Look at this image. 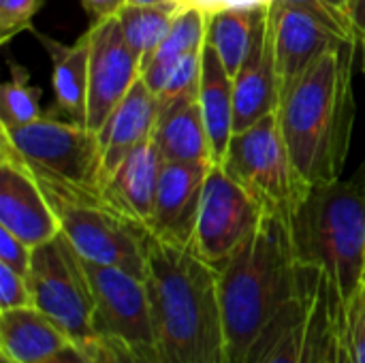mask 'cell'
I'll list each match as a JSON object with an SVG mask.
<instances>
[{
    "label": "cell",
    "instance_id": "1",
    "mask_svg": "<svg viewBox=\"0 0 365 363\" xmlns=\"http://www.w3.org/2000/svg\"><path fill=\"white\" fill-rule=\"evenodd\" d=\"M154 347L163 363H227L218 270L190 246L150 233L148 276Z\"/></svg>",
    "mask_w": 365,
    "mask_h": 363
},
{
    "label": "cell",
    "instance_id": "2",
    "mask_svg": "<svg viewBox=\"0 0 365 363\" xmlns=\"http://www.w3.org/2000/svg\"><path fill=\"white\" fill-rule=\"evenodd\" d=\"M359 47L336 45L280 98L278 122L284 143L310 186L342 178L357 116L353 71Z\"/></svg>",
    "mask_w": 365,
    "mask_h": 363
},
{
    "label": "cell",
    "instance_id": "3",
    "mask_svg": "<svg viewBox=\"0 0 365 363\" xmlns=\"http://www.w3.org/2000/svg\"><path fill=\"white\" fill-rule=\"evenodd\" d=\"M216 270L227 363H244L261 332L299 289L302 265L293 255L289 220L265 214L261 225Z\"/></svg>",
    "mask_w": 365,
    "mask_h": 363
},
{
    "label": "cell",
    "instance_id": "4",
    "mask_svg": "<svg viewBox=\"0 0 365 363\" xmlns=\"http://www.w3.org/2000/svg\"><path fill=\"white\" fill-rule=\"evenodd\" d=\"M295 261L351 297L365 274V163L351 178L314 184L289 216Z\"/></svg>",
    "mask_w": 365,
    "mask_h": 363
},
{
    "label": "cell",
    "instance_id": "5",
    "mask_svg": "<svg viewBox=\"0 0 365 363\" xmlns=\"http://www.w3.org/2000/svg\"><path fill=\"white\" fill-rule=\"evenodd\" d=\"M60 231L90 263L124 270L137 278L148 276L150 231L115 212L101 190H86L38 180Z\"/></svg>",
    "mask_w": 365,
    "mask_h": 363
},
{
    "label": "cell",
    "instance_id": "6",
    "mask_svg": "<svg viewBox=\"0 0 365 363\" xmlns=\"http://www.w3.org/2000/svg\"><path fill=\"white\" fill-rule=\"evenodd\" d=\"M0 143L11 148L38 180L86 190L103 188L105 169L98 135L86 124L45 113L30 124L0 126Z\"/></svg>",
    "mask_w": 365,
    "mask_h": 363
},
{
    "label": "cell",
    "instance_id": "7",
    "mask_svg": "<svg viewBox=\"0 0 365 363\" xmlns=\"http://www.w3.org/2000/svg\"><path fill=\"white\" fill-rule=\"evenodd\" d=\"M220 167L242 184L267 214H278L287 220L310 188L289 154L278 111L244 131H235Z\"/></svg>",
    "mask_w": 365,
    "mask_h": 363
},
{
    "label": "cell",
    "instance_id": "8",
    "mask_svg": "<svg viewBox=\"0 0 365 363\" xmlns=\"http://www.w3.org/2000/svg\"><path fill=\"white\" fill-rule=\"evenodd\" d=\"M32 306L51 319L77 347H88L94 338V291L86 259L60 231L45 244L32 248L26 274Z\"/></svg>",
    "mask_w": 365,
    "mask_h": 363
},
{
    "label": "cell",
    "instance_id": "9",
    "mask_svg": "<svg viewBox=\"0 0 365 363\" xmlns=\"http://www.w3.org/2000/svg\"><path fill=\"white\" fill-rule=\"evenodd\" d=\"M265 214L263 205L242 184L220 165H212L203 184L190 248L210 265L220 267L261 225Z\"/></svg>",
    "mask_w": 365,
    "mask_h": 363
},
{
    "label": "cell",
    "instance_id": "10",
    "mask_svg": "<svg viewBox=\"0 0 365 363\" xmlns=\"http://www.w3.org/2000/svg\"><path fill=\"white\" fill-rule=\"evenodd\" d=\"M94 291V338L154 344L150 291L143 278L124 270L86 261Z\"/></svg>",
    "mask_w": 365,
    "mask_h": 363
},
{
    "label": "cell",
    "instance_id": "11",
    "mask_svg": "<svg viewBox=\"0 0 365 363\" xmlns=\"http://www.w3.org/2000/svg\"><path fill=\"white\" fill-rule=\"evenodd\" d=\"M90 90L86 126L98 131L141 79V60L124 39L118 17L90 24Z\"/></svg>",
    "mask_w": 365,
    "mask_h": 363
},
{
    "label": "cell",
    "instance_id": "12",
    "mask_svg": "<svg viewBox=\"0 0 365 363\" xmlns=\"http://www.w3.org/2000/svg\"><path fill=\"white\" fill-rule=\"evenodd\" d=\"M0 227L9 229L30 248L60 233L58 216L41 184L4 143H0Z\"/></svg>",
    "mask_w": 365,
    "mask_h": 363
},
{
    "label": "cell",
    "instance_id": "13",
    "mask_svg": "<svg viewBox=\"0 0 365 363\" xmlns=\"http://www.w3.org/2000/svg\"><path fill=\"white\" fill-rule=\"evenodd\" d=\"M269 15L274 28L280 98L323 53L340 43H355L342 39L317 15L293 4L269 0Z\"/></svg>",
    "mask_w": 365,
    "mask_h": 363
},
{
    "label": "cell",
    "instance_id": "14",
    "mask_svg": "<svg viewBox=\"0 0 365 363\" xmlns=\"http://www.w3.org/2000/svg\"><path fill=\"white\" fill-rule=\"evenodd\" d=\"M235 131H244L280 107V83L276 71L274 28L269 0L261 4L250 51L233 77Z\"/></svg>",
    "mask_w": 365,
    "mask_h": 363
},
{
    "label": "cell",
    "instance_id": "15",
    "mask_svg": "<svg viewBox=\"0 0 365 363\" xmlns=\"http://www.w3.org/2000/svg\"><path fill=\"white\" fill-rule=\"evenodd\" d=\"M214 163H165L156 188L150 233L192 246L203 184Z\"/></svg>",
    "mask_w": 365,
    "mask_h": 363
},
{
    "label": "cell",
    "instance_id": "16",
    "mask_svg": "<svg viewBox=\"0 0 365 363\" xmlns=\"http://www.w3.org/2000/svg\"><path fill=\"white\" fill-rule=\"evenodd\" d=\"M314 267L302 265L297 293L276 312L250 347L244 363H312Z\"/></svg>",
    "mask_w": 365,
    "mask_h": 363
},
{
    "label": "cell",
    "instance_id": "17",
    "mask_svg": "<svg viewBox=\"0 0 365 363\" xmlns=\"http://www.w3.org/2000/svg\"><path fill=\"white\" fill-rule=\"evenodd\" d=\"M165 158L152 139L137 145L103 182V199L122 216L150 231Z\"/></svg>",
    "mask_w": 365,
    "mask_h": 363
},
{
    "label": "cell",
    "instance_id": "18",
    "mask_svg": "<svg viewBox=\"0 0 365 363\" xmlns=\"http://www.w3.org/2000/svg\"><path fill=\"white\" fill-rule=\"evenodd\" d=\"M160 118L158 96L139 79L122 103L109 113L105 124L96 131L105 178L143 141L152 139Z\"/></svg>",
    "mask_w": 365,
    "mask_h": 363
},
{
    "label": "cell",
    "instance_id": "19",
    "mask_svg": "<svg viewBox=\"0 0 365 363\" xmlns=\"http://www.w3.org/2000/svg\"><path fill=\"white\" fill-rule=\"evenodd\" d=\"M45 49L51 62V86L58 118L86 124L90 90V32L86 30L75 43H62L49 34L30 32Z\"/></svg>",
    "mask_w": 365,
    "mask_h": 363
},
{
    "label": "cell",
    "instance_id": "20",
    "mask_svg": "<svg viewBox=\"0 0 365 363\" xmlns=\"http://www.w3.org/2000/svg\"><path fill=\"white\" fill-rule=\"evenodd\" d=\"M71 344V338L34 306L0 310V355L15 363H45Z\"/></svg>",
    "mask_w": 365,
    "mask_h": 363
},
{
    "label": "cell",
    "instance_id": "21",
    "mask_svg": "<svg viewBox=\"0 0 365 363\" xmlns=\"http://www.w3.org/2000/svg\"><path fill=\"white\" fill-rule=\"evenodd\" d=\"M197 98L207 128L214 165H220L235 133L233 77L229 75L210 43H205L201 53V81Z\"/></svg>",
    "mask_w": 365,
    "mask_h": 363
},
{
    "label": "cell",
    "instance_id": "22",
    "mask_svg": "<svg viewBox=\"0 0 365 363\" xmlns=\"http://www.w3.org/2000/svg\"><path fill=\"white\" fill-rule=\"evenodd\" d=\"M152 141L165 163H214L197 96L182 98L160 109Z\"/></svg>",
    "mask_w": 365,
    "mask_h": 363
},
{
    "label": "cell",
    "instance_id": "23",
    "mask_svg": "<svg viewBox=\"0 0 365 363\" xmlns=\"http://www.w3.org/2000/svg\"><path fill=\"white\" fill-rule=\"evenodd\" d=\"M312 363H355L342 293L317 270L312 289Z\"/></svg>",
    "mask_w": 365,
    "mask_h": 363
},
{
    "label": "cell",
    "instance_id": "24",
    "mask_svg": "<svg viewBox=\"0 0 365 363\" xmlns=\"http://www.w3.org/2000/svg\"><path fill=\"white\" fill-rule=\"evenodd\" d=\"M261 4L263 2L250 6H220L210 13L207 43L218 53L231 77L237 75L250 51Z\"/></svg>",
    "mask_w": 365,
    "mask_h": 363
},
{
    "label": "cell",
    "instance_id": "25",
    "mask_svg": "<svg viewBox=\"0 0 365 363\" xmlns=\"http://www.w3.org/2000/svg\"><path fill=\"white\" fill-rule=\"evenodd\" d=\"M173 11L141 4H126L118 13L124 39L141 60V68L167 39L173 24Z\"/></svg>",
    "mask_w": 365,
    "mask_h": 363
},
{
    "label": "cell",
    "instance_id": "26",
    "mask_svg": "<svg viewBox=\"0 0 365 363\" xmlns=\"http://www.w3.org/2000/svg\"><path fill=\"white\" fill-rule=\"evenodd\" d=\"M9 79L0 86V126L13 128L43 118L41 88L32 81L30 71L6 56Z\"/></svg>",
    "mask_w": 365,
    "mask_h": 363
},
{
    "label": "cell",
    "instance_id": "27",
    "mask_svg": "<svg viewBox=\"0 0 365 363\" xmlns=\"http://www.w3.org/2000/svg\"><path fill=\"white\" fill-rule=\"evenodd\" d=\"M210 13L199 2H186L182 9L175 11L171 30L158 51L145 62H173L188 53H201L207 43V24ZM143 64V66H145Z\"/></svg>",
    "mask_w": 365,
    "mask_h": 363
},
{
    "label": "cell",
    "instance_id": "28",
    "mask_svg": "<svg viewBox=\"0 0 365 363\" xmlns=\"http://www.w3.org/2000/svg\"><path fill=\"white\" fill-rule=\"evenodd\" d=\"M90 363H163L154 344H133L124 340L98 338L83 347Z\"/></svg>",
    "mask_w": 365,
    "mask_h": 363
},
{
    "label": "cell",
    "instance_id": "29",
    "mask_svg": "<svg viewBox=\"0 0 365 363\" xmlns=\"http://www.w3.org/2000/svg\"><path fill=\"white\" fill-rule=\"evenodd\" d=\"M45 0H0V43L6 45L21 32L34 30V15Z\"/></svg>",
    "mask_w": 365,
    "mask_h": 363
},
{
    "label": "cell",
    "instance_id": "30",
    "mask_svg": "<svg viewBox=\"0 0 365 363\" xmlns=\"http://www.w3.org/2000/svg\"><path fill=\"white\" fill-rule=\"evenodd\" d=\"M346 336L355 363H365V274L351 297L344 300Z\"/></svg>",
    "mask_w": 365,
    "mask_h": 363
},
{
    "label": "cell",
    "instance_id": "31",
    "mask_svg": "<svg viewBox=\"0 0 365 363\" xmlns=\"http://www.w3.org/2000/svg\"><path fill=\"white\" fill-rule=\"evenodd\" d=\"M276 2H284V4H293V6H299L312 15H317L321 21H325L331 30H336L342 39L346 41H355V43H361L355 28H353V21L349 17V11L331 4L329 0H276Z\"/></svg>",
    "mask_w": 365,
    "mask_h": 363
},
{
    "label": "cell",
    "instance_id": "32",
    "mask_svg": "<svg viewBox=\"0 0 365 363\" xmlns=\"http://www.w3.org/2000/svg\"><path fill=\"white\" fill-rule=\"evenodd\" d=\"M32 306V293L24 274L0 263V310Z\"/></svg>",
    "mask_w": 365,
    "mask_h": 363
},
{
    "label": "cell",
    "instance_id": "33",
    "mask_svg": "<svg viewBox=\"0 0 365 363\" xmlns=\"http://www.w3.org/2000/svg\"><path fill=\"white\" fill-rule=\"evenodd\" d=\"M30 259L32 248L17 235H13L9 229L0 227V263L26 276L30 270Z\"/></svg>",
    "mask_w": 365,
    "mask_h": 363
},
{
    "label": "cell",
    "instance_id": "34",
    "mask_svg": "<svg viewBox=\"0 0 365 363\" xmlns=\"http://www.w3.org/2000/svg\"><path fill=\"white\" fill-rule=\"evenodd\" d=\"M83 11L90 17V24H98L111 17H118V13L128 4V0H79Z\"/></svg>",
    "mask_w": 365,
    "mask_h": 363
},
{
    "label": "cell",
    "instance_id": "35",
    "mask_svg": "<svg viewBox=\"0 0 365 363\" xmlns=\"http://www.w3.org/2000/svg\"><path fill=\"white\" fill-rule=\"evenodd\" d=\"M349 17L353 21V28L359 36V41L365 36V0H349Z\"/></svg>",
    "mask_w": 365,
    "mask_h": 363
},
{
    "label": "cell",
    "instance_id": "36",
    "mask_svg": "<svg viewBox=\"0 0 365 363\" xmlns=\"http://www.w3.org/2000/svg\"><path fill=\"white\" fill-rule=\"evenodd\" d=\"M45 363H90V355L83 347H77V344H71L66 351H62L60 355H56L53 359Z\"/></svg>",
    "mask_w": 365,
    "mask_h": 363
},
{
    "label": "cell",
    "instance_id": "37",
    "mask_svg": "<svg viewBox=\"0 0 365 363\" xmlns=\"http://www.w3.org/2000/svg\"><path fill=\"white\" fill-rule=\"evenodd\" d=\"M190 0H128V4H141V6H156V9H167V11H178Z\"/></svg>",
    "mask_w": 365,
    "mask_h": 363
},
{
    "label": "cell",
    "instance_id": "38",
    "mask_svg": "<svg viewBox=\"0 0 365 363\" xmlns=\"http://www.w3.org/2000/svg\"><path fill=\"white\" fill-rule=\"evenodd\" d=\"M331 4H336V6H340V9H344V11H349L346 6H349V0H329Z\"/></svg>",
    "mask_w": 365,
    "mask_h": 363
},
{
    "label": "cell",
    "instance_id": "39",
    "mask_svg": "<svg viewBox=\"0 0 365 363\" xmlns=\"http://www.w3.org/2000/svg\"><path fill=\"white\" fill-rule=\"evenodd\" d=\"M359 45H361V53H364V77H365V36L361 39V43H359Z\"/></svg>",
    "mask_w": 365,
    "mask_h": 363
},
{
    "label": "cell",
    "instance_id": "40",
    "mask_svg": "<svg viewBox=\"0 0 365 363\" xmlns=\"http://www.w3.org/2000/svg\"><path fill=\"white\" fill-rule=\"evenodd\" d=\"M0 363H15L13 359H9L6 355H0Z\"/></svg>",
    "mask_w": 365,
    "mask_h": 363
}]
</instances>
